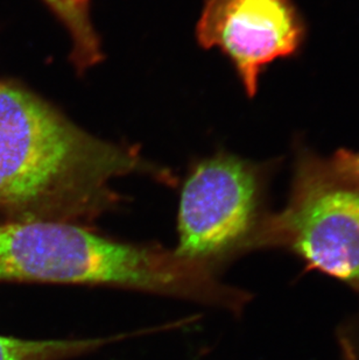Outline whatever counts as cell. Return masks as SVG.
<instances>
[{
  "mask_svg": "<svg viewBox=\"0 0 359 360\" xmlns=\"http://www.w3.org/2000/svg\"><path fill=\"white\" fill-rule=\"evenodd\" d=\"M125 335L87 340H28L0 336V360H65L90 354Z\"/></svg>",
  "mask_w": 359,
  "mask_h": 360,
  "instance_id": "6",
  "label": "cell"
},
{
  "mask_svg": "<svg viewBox=\"0 0 359 360\" xmlns=\"http://www.w3.org/2000/svg\"><path fill=\"white\" fill-rule=\"evenodd\" d=\"M73 4H75L78 8L89 12V1L90 0H70Z\"/></svg>",
  "mask_w": 359,
  "mask_h": 360,
  "instance_id": "10",
  "label": "cell"
},
{
  "mask_svg": "<svg viewBox=\"0 0 359 360\" xmlns=\"http://www.w3.org/2000/svg\"><path fill=\"white\" fill-rule=\"evenodd\" d=\"M322 166L332 179L359 189V153L337 150L332 160L322 162Z\"/></svg>",
  "mask_w": 359,
  "mask_h": 360,
  "instance_id": "8",
  "label": "cell"
},
{
  "mask_svg": "<svg viewBox=\"0 0 359 360\" xmlns=\"http://www.w3.org/2000/svg\"><path fill=\"white\" fill-rule=\"evenodd\" d=\"M257 167L232 155L201 161L183 184L179 210L180 257L207 262L256 251L267 212Z\"/></svg>",
  "mask_w": 359,
  "mask_h": 360,
  "instance_id": "4",
  "label": "cell"
},
{
  "mask_svg": "<svg viewBox=\"0 0 359 360\" xmlns=\"http://www.w3.org/2000/svg\"><path fill=\"white\" fill-rule=\"evenodd\" d=\"M257 250H282L359 294V189L332 179L322 161L302 160L287 205L268 214Z\"/></svg>",
  "mask_w": 359,
  "mask_h": 360,
  "instance_id": "3",
  "label": "cell"
},
{
  "mask_svg": "<svg viewBox=\"0 0 359 360\" xmlns=\"http://www.w3.org/2000/svg\"><path fill=\"white\" fill-rule=\"evenodd\" d=\"M336 340L342 360H359V303L356 309L339 323Z\"/></svg>",
  "mask_w": 359,
  "mask_h": 360,
  "instance_id": "9",
  "label": "cell"
},
{
  "mask_svg": "<svg viewBox=\"0 0 359 360\" xmlns=\"http://www.w3.org/2000/svg\"><path fill=\"white\" fill-rule=\"evenodd\" d=\"M0 281L136 289L234 314L252 300L244 289L220 281L207 262L112 240L72 221L47 219L0 224Z\"/></svg>",
  "mask_w": 359,
  "mask_h": 360,
  "instance_id": "2",
  "label": "cell"
},
{
  "mask_svg": "<svg viewBox=\"0 0 359 360\" xmlns=\"http://www.w3.org/2000/svg\"><path fill=\"white\" fill-rule=\"evenodd\" d=\"M72 37V61L82 72L103 58L101 42L92 26L89 12L78 8L70 0H44Z\"/></svg>",
  "mask_w": 359,
  "mask_h": 360,
  "instance_id": "7",
  "label": "cell"
},
{
  "mask_svg": "<svg viewBox=\"0 0 359 360\" xmlns=\"http://www.w3.org/2000/svg\"><path fill=\"white\" fill-rule=\"evenodd\" d=\"M130 147L69 122L42 99L0 82V207L28 219L72 221L113 203L110 184L132 173Z\"/></svg>",
  "mask_w": 359,
  "mask_h": 360,
  "instance_id": "1",
  "label": "cell"
},
{
  "mask_svg": "<svg viewBox=\"0 0 359 360\" xmlns=\"http://www.w3.org/2000/svg\"><path fill=\"white\" fill-rule=\"evenodd\" d=\"M196 37L202 47L220 48L230 58L253 97L263 69L298 51L305 25L291 0H207Z\"/></svg>",
  "mask_w": 359,
  "mask_h": 360,
  "instance_id": "5",
  "label": "cell"
}]
</instances>
